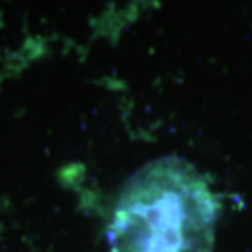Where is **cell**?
I'll list each match as a JSON object with an SVG mask.
<instances>
[{
	"mask_svg": "<svg viewBox=\"0 0 252 252\" xmlns=\"http://www.w3.org/2000/svg\"><path fill=\"white\" fill-rule=\"evenodd\" d=\"M218 201L205 177L177 156L126 180L108 226L112 252H213Z\"/></svg>",
	"mask_w": 252,
	"mask_h": 252,
	"instance_id": "cell-1",
	"label": "cell"
}]
</instances>
